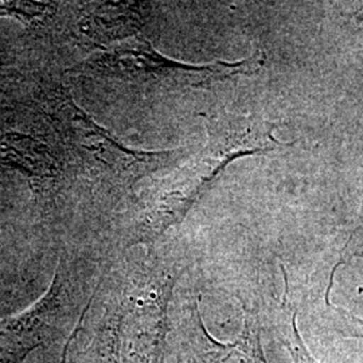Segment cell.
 <instances>
[{
  "instance_id": "1",
  "label": "cell",
  "mask_w": 363,
  "mask_h": 363,
  "mask_svg": "<svg viewBox=\"0 0 363 363\" xmlns=\"http://www.w3.org/2000/svg\"><path fill=\"white\" fill-rule=\"evenodd\" d=\"M179 273L156 259L130 261L109 276L100 312L86 306L69 340H85L78 363H166L169 308Z\"/></svg>"
},
{
  "instance_id": "2",
  "label": "cell",
  "mask_w": 363,
  "mask_h": 363,
  "mask_svg": "<svg viewBox=\"0 0 363 363\" xmlns=\"http://www.w3.org/2000/svg\"><path fill=\"white\" fill-rule=\"evenodd\" d=\"M277 124L259 117H211L208 143L181 169L154 182L139 196L127 226V247L151 245L184 220L195 202L235 159L286 147L273 138Z\"/></svg>"
},
{
  "instance_id": "3",
  "label": "cell",
  "mask_w": 363,
  "mask_h": 363,
  "mask_svg": "<svg viewBox=\"0 0 363 363\" xmlns=\"http://www.w3.org/2000/svg\"><path fill=\"white\" fill-rule=\"evenodd\" d=\"M43 103L52 128L78 175L104 194H125L143 178L169 166L181 155L178 150L128 148L99 125L61 86L45 91Z\"/></svg>"
},
{
  "instance_id": "4",
  "label": "cell",
  "mask_w": 363,
  "mask_h": 363,
  "mask_svg": "<svg viewBox=\"0 0 363 363\" xmlns=\"http://www.w3.org/2000/svg\"><path fill=\"white\" fill-rule=\"evenodd\" d=\"M264 62L265 55L259 50L238 62L190 65L162 55L147 39L135 37L91 54L69 72L138 88L183 91L208 88L226 78L253 74Z\"/></svg>"
},
{
  "instance_id": "5",
  "label": "cell",
  "mask_w": 363,
  "mask_h": 363,
  "mask_svg": "<svg viewBox=\"0 0 363 363\" xmlns=\"http://www.w3.org/2000/svg\"><path fill=\"white\" fill-rule=\"evenodd\" d=\"M77 325L76 301L61 259L45 295L26 311L0 322V363H23L33 351L52 346Z\"/></svg>"
},
{
  "instance_id": "6",
  "label": "cell",
  "mask_w": 363,
  "mask_h": 363,
  "mask_svg": "<svg viewBox=\"0 0 363 363\" xmlns=\"http://www.w3.org/2000/svg\"><path fill=\"white\" fill-rule=\"evenodd\" d=\"M175 347L177 363H267L259 325L253 318L247 316L235 340L223 343L208 334L198 301L182 316L175 331Z\"/></svg>"
},
{
  "instance_id": "7",
  "label": "cell",
  "mask_w": 363,
  "mask_h": 363,
  "mask_svg": "<svg viewBox=\"0 0 363 363\" xmlns=\"http://www.w3.org/2000/svg\"><path fill=\"white\" fill-rule=\"evenodd\" d=\"M0 167L26 177L42 199L54 198L65 181V167L52 148L19 132H0Z\"/></svg>"
},
{
  "instance_id": "8",
  "label": "cell",
  "mask_w": 363,
  "mask_h": 363,
  "mask_svg": "<svg viewBox=\"0 0 363 363\" xmlns=\"http://www.w3.org/2000/svg\"><path fill=\"white\" fill-rule=\"evenodd\" d=\"M151 15L150 3L101 1L89 3L78 16V33L94 45L108 46L116 40L135 38Z\"/></svg>"
},
{
  "instance_id": "9",
  "label": "cell",
  "mask_w": 363,
  "mask_h": 363,
  "mask_svg": "<svg viewBox=\"0 0 363 363\" xmlns=\"http://www.w3.org/2000/svg\"><path fill=\"white\" fill-rule=\"evenodd\" d=\"M50 1H0V16L13 18L30 27L45 26L58 11Z\"/></svg>"
},
{
  "instance_id": "10",
  "label": "cell",
  "mask_w": 363,
  "mask_h": 363,
  "mask_svg": "<svg viewBox=\"0 0 363 363\" xmlns=\"http://www.w3.org/2000/svg\"><path fill=\"white\" fill-rule=\"evenodd\" d=\"M286 347L289 351L294 363H322L319 362L306 347L301 335L298 333L296 315H294L292 320H291V330H289V334L286 337Z\"/></svg>"
},
{
  "instance_id": "11",
  "label": "cell",
  "mask_w": 363,
  "mask_h": 363,
  "mask_svg": "<svg viewBox=\"0 0 363 363\" xmlns=\"http://www.w3.org/2000/svg\"><path fill=\"white\" fill-rule=\"evenodd\" d=\"M334 307V311L337 312V320H339V333L343 337H361L363 339V319L355 316L354 313L346 311L343 308H339L331 304Z\"/></svg>"
},
{
  "instance_id": "12",
  "label": "cell",
  "mask_w": 363,
  "mask_h": 363,
  "mask_svg": "<svg viewBox=\"0 0 363 363\" xmlns=\"http://www.w3.org/2000/svg\"><path fill=\"white\" fill-rule=\"evenodd\" d=\"M345 257L361 256L363 257V232H357L351 235L350 241L343 252Z\"/></svg>"
},
{
  "instance_id": "13",
  "label": "cell",
  "mask_w": 363,
  "mask_h": 363,
  "mask_svg": "<svg viewBox=\"0 0 363 363\" xmlns=\"http://www.w3.org/2000/svg\"><path fill=\"white\" fill-rule=\"evenodd\" d=\"M66 357H67V347H66V343L64 345V347L60 350L57 357H52L50 359V362L46 363H66Z\"/></svg>"
}]
</instances>
